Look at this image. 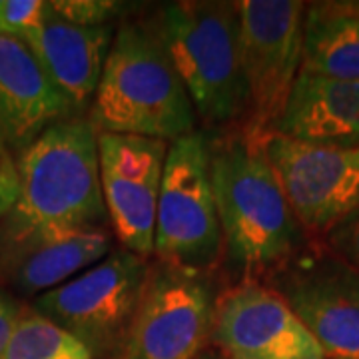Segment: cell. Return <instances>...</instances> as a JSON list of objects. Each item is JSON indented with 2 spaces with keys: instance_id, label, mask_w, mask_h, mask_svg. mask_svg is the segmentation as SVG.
I'll use <instances>...</instances> for the list:
<instances>
[{
  "instance_id": "cell-1",
  "label": "cell",
  "mask_w": 359,
  "mask_h": 359,
  "mask_svg": "<svg viewBox=\"0 0 359 359\" xmlns=\"http://www.w3.org/2000/svg\"><path fill=\"white\" fill-rule=\"evenodd\" d=\"M224 257L245 280L271 273L304 248V233L264 150L250 130L208 138Z\"/></svg>"
},
{
  "instance_id": "cell-2",
  "label": "cell",
  "mask_w": 359,
  "mask_h": 359,
  "mask_svg": "<svg viewBox=\"0 0 359 359\" xmlns=\"http://www.w3.org/2000/svg\"><path fill=\"white\" fill-rule=\"evenodd\" d=\"M90 124L96 132L168 144L196 132V112L154 28L124 25L114 34Z\"/></svg>"
},
{
  "instance_id": "cell-3",
  "label": "cell",
  "mask_w": 359,
  "mask_h": 359,
  "mask_svg": "<svg viewBox=\"0 0 359 359\" xmlns=\"http://www.w3.org/2000/svg\"><path fill=\"white\" fill-rule=\"evenodd\" d=\"M154 30L196 118L208 126H228L248 114L236 2H168Z\"/></svg>"
},
{
  "instance_id": "cell-4",
  "label": "cell",
  "mask_w": 359,
  "mask_h": 359,
  "mask_svg": "<svg viewBox=\"0 0 359 359\" xmlns=\"http://www.w3.org/2000/svg\"><path fill=\"white\" fill-rule=\"evenodd\" d=\"M20 198L13 214L54 230H98L106 224L98 132L82 118L46 128L16 162Z\"/></svg>"
},
{
  "instance_id": "cell-5",
  "label": "cell",
  "mask_w": 359,
  "mask_h": 359,
  "mask_svg": "<svg viewBox=\"0 0 359 359\" xmlns=\"http://www.w3.org/2000/svg\"><path fill=\"white\" fill-rule=\"evenodd\" d=\"M222 254L208 138L194 132L168 148L156 210L154 256L164 266L210 273Z\"/></svg>"
},
{
  "instance_id": "cell-6",
  "label": "cell",
  "mask_w": 359,
  "mask_h": 359,
  "mask_svg": "<svg viewBox=\"0 0 359 359\" xmlns=\"http://www.w3.org/2000/svg\"><path fill=\"white\" fill-rule=\"evenodd\" d=\"M150 276L146 257L116 250L76 278L34 297L30 309L96 353L124 344Z\"/></svg>"
},
{
  "instance_id": "cell-7",
  "label": "cell",
  "mask_w": 359,
  "mask_h": 359,
  "mask_svg": "<svg viewBox=\"0 0 359 359\" xmlns=\"http://www.w3.org/2000/svg\"><path fill=\"white\" fill-rule=\"evenodd\" d=\"M240 60L248 88V126L268 136L302 72L304 14L297 0H242Z\"/></svg>"
},
{
  "instance_id": "cell-8",
  "label": "cell",
  "mask_w": 359,
  "mask_h": 359,
  "mask_svg": "<svg viewBox=\"0 0 359 359\" xmlns=\"http://www.w3.org/2000/svg\"><path fill=\"white\" fill-rule=\"evenodd\" d=\"M216 299L210 273L164 264L150 269L120 359H200Z\"/></svg>"
},
{
  "instance_id": "cell-9",
  "label": "cell",
  "mask_w": 359,
  "mask_h": 359,
  "mask_svg": "<svg viewBox=\"0 0 359 359\" xmlns=\"http://www.w3.org/2000/svg\"><path fill=\"white\" fill-rule=\"evenodd\" d=\"M325 359H359V273L327 248L299 250L268 273Z\"/></svg>"
},
{
  "instance_id": "cell-10",
  "label": "cell",
  "mask_w": 359,
  "mask_h": 359,
  "mask_svg": "<svg viewBox=\"0 0 359 359\" xmlns=\"http://www.w3.org/2000/svg\"><path fill=\"white\" fill-rule=\"evenodd\" d=\"M264 150L304 231L323 236L359 210V148L268 134Z\"/></svg>"
},
{
  "instance_id": "cell-11",
  "label": "cell",
  "mask_w": 359,
  "mask_h": 359,
  "mask_svg": "<svg viewBox=\"0 0 359 359\" xmlns=\"http://www.w3.org/2000/svg\"><path fill=\"white\" fill-rule=\"evenodd\" d=\"M170 144L98 132L100 188L108 222L124 250L154 256L156 210Z\"/></svg>"
},
{
  "instance_id": "cell-12",
  "label": "cell",
  "mask_w": 359,
  "mask_h": 359,
  "mask_svg": "<svg viewBox=\"0 0 359 359\" xmlns=\"http://www.w3.org/2000/svg\"><path fill=\"white\" fill-rule=\"evenodd\" d=\"M210 341L226 359H325L282 295L256 280L218 295Z\"/></svg>"
},
{
  "instance_id": "cell-13",
  "label": "cell",
  "mask_w": 359,
  "mask_h": 359,
  "mask_svg": "<svg viewBox=\"0 0 359 359\" xmlns=\"http://www.w3.org/2000/svg\"><path fill=\"white\" fill-rule=\"evenodd\" d=\"M110 248L104 228L54 230L11 212L0 222V285L13 295L39 297L98 264Z\"/></svg>"
},
{
  "instance_id": "cell-14",
  "label": "cell",
  "mask_w": 359,
  "mask_h": 359,
  "mask_svg": "<svg viewBox=\"0 0 359 359\" xmlns=\"http://www.w3.org/2000/svg\"><path fill=\"white\" fill-rule=\"evenodd\" d=\"M72 110L25 40L0 34V128L6 146L22 152Z\"/></svg>"
},
{
  "instance_id": "cell-15",
  "label": "cell",
  "mask_w": 359,
  "mask_h": 359,
  "mask_svg": "<svg viewBox=\"0 0 359 359\" xmlns=\"http://www.w3.org/2000/svg\"><path fill=\"white\" fill-rule=\"evenodd\" d=\"M114 40V26H76L52 13L39 30L25 40L54 86L74 110H84L100 84L106 58Z\"/></svg>"
},
{
  "instance_id": "cell-16",
  "label": "cell",
  "mask_w": 359,
  "mask_h": 359,
  "mask_svg": "<svg viewBox=\"0 0 359 359\" xmlns=\"http://www.w3.org/2000/svg\"><path fill=\"white\" fill-rule=\"evenodd\" d=\"M269 134L320 146L359 148V80L299 72Z\"/></svg>"
},
{
  "instance_id": "cell-17",
  "label": "cell",
  "mask_w": 359,
  "mask_h": 359,
  "mask_svg": "<svg viewBox=\"0 0 359 359\" xmlns=\"http://www.w3.org/2000/svg\"><path fill=\"white\" fill-rule=\"evenodd\" d=\"M302 72L359 80V14L346 2H318L306 8Z\"/></svg>"
},
{
  "instance_id": "cell-18",
  "label": "cell",
  "mask_w": 359,
  "mask_h": 359,
  "mask_svg": "<svg viewBox=\"0 0 359 359\" xmlns=\"http://www.w3.org/2000/svg\"><path fill=\"white\" fill-rule=\"evenodd\" d=\"M2 359H94V351L76 335L28 308Z\"/></svg>"
},
{
  "instance_id": "cell-19",
  "label": "cell",
  "mask_w": 359,
  "mask_h": 359,
  "mask_svg": "<svg viewBox=\"0 0 359 359\" xmlns=\"http://www.w3.org/2000/svg\"><path fill=\"white\" fill-rule=\"evenodd\" d=\"M48 8L62 20L76 26H110L118 14L124 11L122 2L116 0H52Z\"/></svg>"
},
{
  "instance_id": "cell-20",
  "label": "cell",
  "mask_w": 359,
  "mask_h": 359,
  "mask_svg": "<svg viewBox=\"0 0 359 359\" xmlns=\"http://www.w3.org/2000/svg\"><path fill=\"white\" fill-rule=\"evenodd\" d=\"M44 16L42 0H0V34L26 40L42 26Z\"/></svg>"
},
{
  "instance_id": "cell-21",
  "label": "cell",
  "mask_w": 359,
  "mask_h": 359,
  "mask_svg": "<svg viewBox=\"0 0 359 359\" xmlns=\"http://www.w3.org/2000/svg\"><path fill=\"white\" fill-rule=\"evenodd\" d=\"M325 248L359 273V210L323 233Z\"/></svg>"
},
{
  "instance_id": "cell-22",
  "label": "cell",
  "mask_w": 359,
  "mask_h": 359,
  "mask_svg": "<svg viewBox=\"0 0 359 359\" xmlns=\"http://www.w3.org/2000/svg\"><path fill=\"white\" fill-rule=\"evenodd\" d=\"M20 198V180L18 170L11 156L0 160V222L6 218L18 204Z\"/></svg>"
},
{
  "instance_id": "cell-23",
  "label": "cell",
  "mask_w": 359,
  "mask_h": 359,
  "mask_svg": "<svg viewBox=\"0 0 359 359\" xmlns=\"http://www.w3.org/2000/svg\"><path fill=\"white\" fill-rule=\"evenodd\" d=\"M22 311L25 309L20 306V302L0 285V359L6 353V347L11 344V337H13Z\"/></svg>"
},
{
  "instance_id": "cell-24",
  "label": "cell",
  "mask_w": 359,
  "mask_h": 359,
  "mask_svg": "<svg viewBox=\"0 0 359 359\" xmlns=\"http://www.w3.org/2000/svg\"><path fill=\"white\" fill-rule=\"evenodd\" d=\"M8 156V150H6V142H4V134H2V128H0V160Z\"/></svg>"
},
{
  "instance_id": "cell-25",
  "label": "cell",
  "mask_w": 359,
  "mask_h": 359,
  "mask_svg": "<svg viewBox=\"0 0 359 359\" xmlns=\"http://www.w3.org/2000/svg\"><path fill=\"white\" fill-rule=\"evenodd\" d=\"M200 359H226V358H222V355H205V358H200Z\"/></svg>"
}]
</instances>
